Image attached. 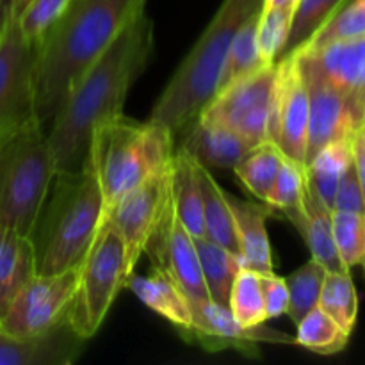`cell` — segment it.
Segmentation results:
<instances>
[{
    "label": "cell",
    "instance_id": "6da1fadb",
    "mask_svg": "<svg viewBox=\"0 0 365 365\" xmlns=\"http://www.w3.org/2000/svg\"><path fill=\"white\" fill-rule=\"evenodd\" d=\"M153 41V24L143 11L75 81L48 132L57 171L82 168L93 130L123 114L128 91L152 57Z\"/></svg>",
    "mask_w": 365,
    "mask_h": 365
},
{
    "label": "cell",
    "instance_id": "7a4b0ae2",
    "mask_svg": "<svg viewBox=\"0 0 365 365\" xmlns=\"http://www.w3.org/2000/svg\"><path fill=\"white\" fill-rule=\"evenodd\" d=\"M146 0H71L48 34L38 43L34 64L36 116L45 127L68 91L98 59Z\"/></svg>",
    "mask_w": 365,
    "mask_h": 365
},
{
    "label": "cell",
    "instance_id": "3957f363",
    "mask_svg": "<svg viewBox=\"0 0 365 365\" xmlns=\"http://www.w3.org/2000/svg\"><path fill=\"white\" fill-rule=\"evenodd\" d=\"M103 216V196L91 160L57 171L31 235L36 273L56 274L81 266Z\"/></svg>",
    "mask_w": 365,
    "mask_h": 365
},
{
    "label": "cell",
    "instance_id": "277c9868",
    "mask_svg": "<svg viewBox=\"0 0 365 365\" xmlns=\"http://www.w3.org/2000/svg\"><path fill=\"white\" fill-rule=\"evenodd\" d=\"M262 6L264 0H223L216 16L164 88L150 120L177 135L198 118L220 88L221 71L235 34Z\"/></svg>",
    "mask_w": 365,
    "mask_h": 365
},
{
    "label": "cell",
    "instance_id": "5b68a950",
    "mask_svg": "<svg viewBox=\"0 0 365 365\" xmlns=\"http://www.w3.org/2000/svg\"><path fill=\"white\" fill-rule=\"evenodd\" d=\"M173 143L175 135L164 125L139 123L123 114L93 130L88 159L102 189V221L130 189L171 163Z\"/></svg>",
    "mask_w": 365,
    "mask_h": 365
},
{
    "label": "cell",
    "instance_id": "8992f818",
    "mask_svg": "<svg viewBox=\"0 0 365 365\" xmlns=\"http://www.w3.org/2000/svg\"><path fill=\"white\" fill-rule=\"evenodd\" d=\"M57 173L48 134L39 121L0 145V225L31 237Z\"/></svg>",
    "mask_w": 365,
    "mask_h": 365
},
{
    "label": "cell",
    "instance_id": "52a82bcc",
    "mask_svg": "<svg viewBox=\"0 0 365 365\" xmlns=\"http://www.w3.org/2000/svg\"><path fill=\"white\" fill-rule=\"evenodd\" d=\"M134 273L127 250L113 225L102 223L78 266V284L68 319L86 341L102 327L114 299Z\"/></svg>",
    "mask_w": 365,
    "mask_h": 365
},
{
    "label": "cell",
    "instance_id": "ba28073f",
    "mask_svg": "<svg viewBox=\"0 0 365 365\" xmlns=\"http://www.w3.org/2000/svg\"><path fill=\"white\" fill-rule=\"evenodd\" d=\"M38 45L31 43L11 14L0 29V145L36 116L34 64Z\"/></svg>",
    "mask_w": 365,
    "mask_h": 365
},
{
    "label": "cell",
    "instance_id": "9c48e42d",
    "mask_svg": "<svg viewBox=\"0 0 365 365\" xmlns=\"http://www.w3.org/2000/svg\"><path fill=\"white\" fill-rule=\"evenodd\" d=\"M274 81L277 63L235 78L217 89L198 116L237 132L252 145L267 141Z\"/></svg>",
    "mask_w": 365,
    "mask_h": 365
},
{
    "label": "cell",
    "instance_id": "30bf717a",
    "mask_svg": "<svg viewBox=\"0 0 365 365\" xmlns=\"http://www.w3.org/2000/svg\"><path fill=\"white\" fill-rule=\"evenodd\" d=\"M78 284V266L56 274H36L0 317V330L13 337H34L68 319Z\"/></svg>",
    "mask_w": 365,
    "mask_h": 365
},
{
    "label": "cell",
    "instance_id": "8fae6325",
    "mask_svg": "<svg viewBox=\"0 0 365 365\" xmlns=\"http://www.w3.org/2000/svg\"><path fill=\"white\" fill-rule=\"evenodd\" d=\"M191 327L178 330L180 337L191 344L200 346L209 353L234 351L250 359H259L262 342L267 344H294V337L274 328L242 327L232 314L230 307L220 305L212 299H192Z\"/></svg>",
    "mask_w": 365,
    "mask_h": 365
},
{
    "label": "cell",
    "instance_id": "7c38bea8",
    "mask_svg": "<svg viewBox=\"0 0 365 365\" xmlns=\"http://www.w3.org/2000/svg\"><path fill=\"white\" fill-rule=\"evenodd\" d=\"M170 198L171 163L130 189L103 217L102 223L113 225L114 230L120 234L132 271L145 253L146 242L159 223Z\"/></svg>",
    "mask_w": 365,
    "mask_h": 365
},
{
    "label": "cell",
    "instance_id": "4fadbf2b",
    "mask_svg": "<svg viewBox=\"0 0 365 365\" xmlns=\"http://www.w3.org/2000/svg\"><path fill=\"white\" fill-rule=\"evenodd\" d=\"M309 135V93L294 53L277 63L273 106H271L267 141L287 159L305 164Z\"/></svg>",
    "mask_w": 365,
    "mask_h": 365
},
{
    "label": "cell",
    "instance_id": "5bb4252c",
    "mask_svg": "<svg viewBox=\"0 0 365 365\" xmlns=\"http://www.w3.org/2000/svg\"><path fill=\"white\" fill-rule=\"evenodd\" d=\"M145 253L150 257L153 267H160L184 291L189 302L192 299H210L205 287L196 252L195 237L185 230L182 221L175 212L173 196L168 202L159 223L153 228Z\"/></svg>",
    "mask_w": 365,
    "mask_h": 365
},
{
    "label": "cell",
    "instance_id": "9a60e30c",
    "mask_svg": "<svg viewBox=\"0 0 365 365\" xmlns=\"http://www.w3.org/2000/svg\"><path fill=\"white\" fill-rule=\"evenodd\" d=\"M299 71L309 93V135H307L305 166L321 148L344 138H353L362 121L349 100L331 86L312 64L296 53Z\"/></svg>",
    "mask_w": 365,
    "mask_h": 365
},
{
    "label": "cell",
    "instance_id": "2e32d148",
    "mask_svg": "<svg viewBox=\"0 0 365 365\" xmlns=\"http://www.w3.org/2000/svg\"><path fill=\"white\" fill-rule=\"evenodd\" d=\"M351 103L365 125V36L339 39L317 48L296 50Z\"/></svg>",
    "mask_w": 365,
    "mask_h": 365
},
{
    "label": "cell",
    "instance_id": "e0dca14e",
    "mask_svg": "<svg viewBox=\"0 0 365 365\" xmlns=\"http://www.w3.org/2000/svg\"><path fill=\"white\" fill-rule=\"evenodd\" d=\"M84 342L70 319L34 337H13L0 330V365H70L82 355Z\"/></svg>",
    "mask_w": 365,
    "mask_h": 365
},
{
    "label": "cell",
    "instance_id": "ac0fdd59",
    "mask_svg": "<svg viewBox=\"0 0 365 365\" xmlns=\"http://www.w3.org/2000/svg\"><path fill=\"white\" fill-rule=\"evenodd\" d=\"M180 146L207 170H232L255 145L237 132L195 118L180 130Z\"/></svg>",
    "mask_w": 365,
    "mask_h": 365
},
{
    "label": "cell",
    "instance_id": "d6986e66",
    "mask_svg": "<svg viewBox=\"0 0 365 365\" xmlns=\"http://www.w3.org/2000/svg\"><path fill=\"white\" fill-rule=\"evenodd\" d=\"M234 216L235 237H237L239 257L245 267L257 273L273 271V250L267 234V217L274 216L277 210L266 202H248L227 192Z\"/></svg>",
    "mask_w": 365,
    "mask_h": 365
},
{
    "label": "cell",
    "instance_id": "ffe728a7",
    "mask_svg": "<svg viewBox=\"0 0 365 365\" xmlns=\"http://www.w3.org/2000/svg\"><path fill=\"white\" fill-rule=\"evenodd\" d=\"M289 221L303 237L312 259L319 262L328 273L349 271L342 264L335 246L334 232H331V209L319 198L310 184H307L303 210L289 217Z\"/></svg>",
    "mask_w": 365,
    "mask_h": 365
},
{
    "label": "cell",
    "instance_id": "44dd1931",
    "mask_svg": "<svg viewBox=\"0 0 365 365\" xmlns=\"http://www.w3.org/2000/svg\"><path fill=\"white\" fill-rule=\"evenodd\" d=\"M125 287L130 289L139 302L163 316L177 330H185L191 327L189 298L178 287L177 282L160 267H152L148 274L132 273Z\"/></svg>",
    "mask_w": 365,
    "mask_h": 365
},
{
    "label": "cell",
    "instance_id": "7402d4cb",
    "mask_svg": "<svg viewBox=\"0 0 365 365\" xmlns=\"http://www.w3.org/2000/svg\"><path fill=\"white\" fill-rule=\"evenodd\" d=\"M36 274V255L31 237L0 225V317L14 296Z\"/></svg>",
    "mask_w": 365,
    "mask_h": 365
},
{
    "label": "cell",
    "instance_id": "603a6c76",
    "mask_svg": "<svg viewBox=\"0 0 365 365\" xmlns=\"http://www.w3.org/2000/svg\"><path fill=\"white\" fill-rule=\"evenodd\" d=\"M171 196L175 212L192 237H203V202L198 163L178 146L171 159Z\"/></svg>",
    "mask_w": 365,
    "mask_h": 365
},
{
    "label": "cell",
    "instance_id": "cb8c5ba5",
    "mask_svg": "<svg viewBox=\"0 0 365 365\" xmlns=\"http://www.w3.org/2000/svg\"><path fill=\"white\" fill-rule=\"evenodd\" d=\"M195 246L200 257V266H202L203 282L209 291V298L220 305L228 307L235 274L245 266L241 257L225 246L210 241L205 235L195 237Z\"/></svg>",
    "mask_w": 365,
    "mask_h": 365
},
{
    "label": "cell",
    "instance_id": "d4e9b609",
    "mask_svg": "<svg viewBox=\"0 0 365 365\" xmlns=\"http://www.w3.org/2000/svg\"><path fill=\"white\" fill-rule=\"evenodd\" d=\"M198 178L202 185V202H203V228L205 237L217 245L225 246L230 252L239 255L237 237H235L234 216H232L230 203H228L227 191L220 187L210 170L203 168L198 163Z\"/></svg>",
    "mask_w": 365,
    "mask_h": 365
},
{
    "label": "cell",
    "instance_id": "484cf974",
    "mask_svg": "<svg viewBox=\"0 0 365 365\" xmlns=\"http://www.w3.org/2000/svg\"><path fill=\"white\" fill-rule=\"evenodd\" d=\"M353 163V138L339 139L321 148L307 163V178L319 198L331 209L339 180Z\"/></svg>",
    "mask_w": 365,
    "mask_h": 365
},
{
    "label": "cell",
    "instance_id": "4316f807",
    "mask_svg": "<svg viewBox=\"0 0 365 365\" xmlns=\"http://www.w3.org/2000/svg\"><path fill=\"white\" fill-rule=\"evenodd\" d=\"M285 155L271 141L253 146L232 170L237 175L246 191L264 202L284 164Z\"/></svg>",
    "mask_w": 365,
    "mask_h": 365
},
{
    "label": "cell",
    "instance_id": "83f0119b",
    "mask_svg": "<svg viewBox=\"0 0 365 365\" xmlns=\"http://www.w3.org/2000/svg\"><path fill=\"white\" fill-rule=\"evenodd\" d=\"M259 13L252 14L248 20L242 24L239 32L235 34L234 41H232L230 50H228L227 61H225L223 71H221L220 88H223L228 82L235 81L239 77L253 73V71L260 70L266 66V59L260 53L259 46ZM217 88V89H220Z\"/></svg>",
    "mask_w": 365,
    "mask_h": 365
},
{
    "label": "cell",
    "instance_id": "f1b7e54d",
    "mask_svg": "<svg viewBox=\"0 0 365 365\" xmlns=\"http://www.w3.org/2000/svg\"><path fill=\"white\" fill-rule=\"evenodd\" d=\"M298 331L294 335V344L310 349L317 355H335L341 353L348 346L349 337L346 330H342L327 312L316 307L310 310L298 324Z\"/></svg>",
    "mask_w": 365,
    "mask_h": 365
},
{
    "label": "cell",
    "instance_id": "f546056e",
    "mask_svg": "<svg viewBox=\"0 0 365 365\" xmlns=\"http://www.w3.org/2000/svg\"><path fill=\"white\" fill-rule=\"evenodd\" d=\"M317 307L348 334L355 330L359 317V296L349 271L327 273Z\"/></svg>",
    "mask_w": 365,
    "mask_h": 365
},
{
    "label": "cell",
    "instance_id": "4dcf8cb0",
    "mask_svg": "<svg viewBox=\"0 0 365 365\" xmlns=\"http://www.w3.org/2000/svg\"><path fill=\"white\" fill-rule=\"evenodd\" d=\"M327 273L328 271L319 262L310 259L309 262L303 264L299 269L285 278L289 289L287 314L294 324H298L310 310L319 305V296L323 291Z\"/></svg>",
    "mask_w": 365,
    "mask_h": 365
},
{
    "label": "cell",
    "instance_id": "1f68e13d",
    "mask_svg": "<svg viewBox=\"0 0 365 365\" xmlns=\"http://www.w3.org/2000/svg\"><path fill=\"white\" fill-rule=\"evenodd\" d=\"M307 184H309V178H307L305 164H299L285 157L264 202L269 203L277 212L289 220L303 210Z\"/></svg>",
    "mask_w": 365,
    "mask_h": 365
},
{
    "label": "cell",
    "instance_id": "d6a6232c",
    "mask_svg": "<svg viewBox=\"0 0 365 365\" xmlns=\"http://www.w3.org/2000/svg\"><path fill=\"white\" fill-rule=\"evenodd\" d=\"M232 314L242 327H259L267 321L266 307H264L260 273L242 266L235 274L232 284L230 299H228Z\"/></svg>",
    "mask_w": 365,
    "mask_h": 365
},
{
    "label": "cell",
    "instance_id": "836d02e7",
    "mask_svg": "<svg viewBox=\"0 0 365 365\" xmlns=\"http://www.w3.org/2000/svg\"><path fill=\"white\" fill-rule=\"evenodd\" d=\"M348 0H299L296 7L294 21H292L291 36L284 56H291L296 50L305 46L312 36L341 9Z\"/></svg>",
    "mask_w": 365,
    "mask_h": 365
},
{
    "label": "cell",
    "instance_id": "e575fe53",
    "mask_svg": "<svg viewBox=\"0 0 365 365\" xmlns=\"http://www.w3.org/2000/svg\"><path fill=\"white\" fill-rule=\"evenodd\" d=\"M298 6L264 7L259 14V46L267 63H278L291 36Z\"/></svg>",
    "mask_w": 365,
    "mask_h": 365
},
{
    "label": "cell",
    "instance_id": "d590c367",
    "mask_svg": "<svg viewBox=\"0 0 365 365\" xmlns=\"http://www.w3.org/2000/svg\"><path fill=\"white\" fill-rule=\"evenodd\" d=\"M331 232L339 257L348 269L365 259V214L331 210Z\"/></svg>",
    "mask_w": 365,
    "mask_h": 365
},
{
    "label": "cell",
    "instance_id": "8d00e7d4",
    "mask_svg": "<svg viewBox=\"0 0 365 365\" xmlns=\"http://www.w3.org/2000/svg\"><path fill=\"white\" fill-rule=\"evenodd\" d=\"M365 36V0H348L316 34L312 36L307 48L328 45L339 39H351ZM303 48V46H302Z\"/></svg>",
    "mask_w": 365,
    "mask_h": 365
},
{
    "label": "cell",
    "instance_id": "74e56055",
    "mask_svg": "<svg viewBox=\"0 0 365 365\" xmlns=\"http://www.w3.org/2000/svg\"><path fill=\"white\" fill-rule=\"evenodd\" d=\"M71 0H25L18 13V25L31 43L38 45L57 24Z\"/></svg>",
    "mask_w": 365,
    "mask_h": 365
},
{
    "label": "cell",
    "instance_id": "f35d334b",
    "mask_svg": "<svg viewBox=\"0 0 365 365\" xmlns=\"http://www.w3.org/2000/svg\"><path fill=\"white\" fill-rule=\"evenodd\" d=\"M331 210H348V212L365 214L364 192L362 185H360L359 173H356L355 160L349 164V168L344 171L341 180H339L337 189H335L334 203H331Z\"/></svg>",
    "mask_w": 365,
    "mask_h": 365
},
{
    "label": "cell",
    "instance_id": "ab89813d",
    "mask_svg": "<svg viewBox=\"0 0 365 365\" xmlns=\"http://www.w3.org/2000/svg\"><path fill=\"white\" fill-rule=\"evenodd\" d=\"M260 285H262L264 307H266L267 321L287 314L289 309V289L285 278L271 273H260Z\"/></svg>",
    "mask_w": 365,
    "mask_h": 365
},
{
    "label": "cell",
    "instance_id": "60d3db41",
    "mask_svg": "<svg viewBox=\"0 0 365 365\" xmlns=\"http://www.w3.org/2000/svg\"><path fill=\"white\" fill-rule=\"evenodd\" d=\"M353 160H355L360 185H362L365 203V125H362V127L355 132V135H353Z\"/></svg>",
    "mask_w": 365,
    "mask_h": 365
},
{
    "label": "cell",
    "instance_id": "b9f144b4",
    "mask_svg": "<svg viewBox=\"0 0 365 365\" xmlns=\"http://www.w3.org/2000/svg\"><path fill=\"white\" fill-rule=\"evenodd\" d=\"M25 0H0V29L6 24L7 18L14 13H20Z\"/></svg>",
    "mask_w": 365,
    "mask_h": 365
},
{
    "label": "cell",
    "instance_id": "7bdbcfd3",
    "mask_svg": "<svg viewBox=\"0 0 365 365\" xmlns=\"http://www.w3.org/2000/svg\"><path fill=\"white\" fill-rule=\"evenodd\" d=\"M299 0H264V7H278V6H298Z\"/></svg>",
    "mask_w": 365,
    "mask_h": 365
},
{
    "label": "cell",
    "instance_id": "ee69618b",
    "mask_svg": "<svg viewBox=\"0 0 365 365\" xmlns=\"http://www.w3.org/2000/svg\"><path fill=\"white\" fill-rule=\"evenodd\" d=\"M360 266H364V269H365V259L362 260V264H360Z\"/></svg>",
    "mask_w": 365,
    "mask_h": 365
}]
</instances>
